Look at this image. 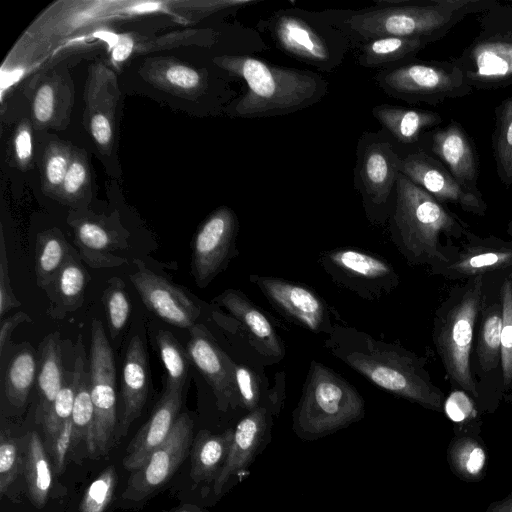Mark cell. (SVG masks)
Returning <instances> with one entry per match:
<instances>
[{
	"label": "cell",
	"instance_id": "22",
	"mask_svg": "<svg viewBox=\"0 0 512 512\" xmlns=\"http://www.w3.org/2000/svg\"><path fill=\"white\" fill-rule=\"evenodd\" d=\"M214 302L243 324L252 345L259 353L277 360L283 358L285 351L280 337L262 311L240 290H225Z\"/></svg>",
	"mask_w": 512,
	"mask_h": 512
},
{
	"label": "cell",
	"instance_id": "36",
	"mask_svg": "<svg viewBox=\"0 0 512 512\" xmlns=\"http://www.w3.org/2000/svg\"><path fill=\"white\" fill-rule=\"evenodd\" d=\"M72 251L66 240L56 234L38 237L35 248L37 285L47 291L55 281Z\"/></svg>",
	"mask_w": 512,
	"mask_h": 512
},
{
	"label": "cell",
	"instance_id": "4",
	"mask_svg": "<svg viewBox=\"0 0 512 512\" xmlns=\"http://www.w3.org/2000/svg\"><path fill=\"white\" fill-rule=\"evenodd\" d=\"M484 276L454 287L438 307L433 322V342L454 389L475 399L480 391L473 376L471 352L476 321L484 299Z\"/></svg>",
	"mask_w": 512,
	"mask_h": 512
},
{
	"label": "cell",
	"instance_id": "6",
	"mask_svg": "<svg viewBox=\"0 0 512 512\" xmlns=\"http://www.w3.org/2000/svg\"><path fill=\"white\" fill-rule=\"evenodd\" d=\"M364 406L362 396L348 381L312 361L294 412V426L303 437H320L358 421Z\"/></svg>",
	"mask_w": 512,
	"mask_h": 512
},
{
	"label": "cell",
	"instance_id": "55",
	"mask_svg": "<svg viewBox=\"0 0 512 512\" xmlns=\"http://www.w3.org/2000/svg\"><path fill=\"white\" fill-rule=\"evenodd\" d=\"M133 39L126 35H121L117 40L112 51V57L115 61L121 62L126 60L133 50Z\"/></svg>",
	"mask_w": 512,
	"mask_h": 512
},
{
	"label": "cell",
	"instance_id": "10",
	"mask_svg": "<svg viewBox=\"0 0 512 512\" xmlns=\"http://www.w3.org/2000/svg\"><path fill=\"white\" fill-rule=\"evenodd\" d=\"M332 280L363 299L379 300L399 284L393 266L385 259L354 248H337L319 256Z\"/></svg>",
	"mask_w": 512,
	"mask_h": 512
},
{
	"label": "cell",
	"instance_id": "11",
	"mask_svg": "<svg viewBox=\"0 0 512 512\" xmlns=\"http://www.w3.org/2000/svg\"><path fill=\"white\" fill-rule=\"evenodd\" d=\"M193 426V420L187 413L178 416L166 440L153 451L141 468L132 473L122 499L142 501L170 479L187 457Z\"/></svg>",
	"mask_w": 512,
	"mask_h": 512
},
{
	"label": "cell",
	"instance_id": "48",
	"mask_svg": "<svg viewBox=\"0 0 512 512\" xmlns=\"http://www.w3.org/2000/svg\"><path fill=\"white\" fill-rule=\"evenodd\" d=\"M166 77L170 83L181 88H193L200 81L199 74L186 66L175 65L166 72Z\"/></svg>",
	"mask_w": 512,
	"mask_h": 512
},
{
	"label": "cell",
	"instance_id": "14",
	"mask_svg": "<svg viewBox=\"0 0 512 512\" xmlns=\"http://www.w3.org/2000/svg\"><path fill=\"white\" fill-rule=\"evenodd\" d=\"M249 279L291 321L315 333L332 331L326 302L308 286L270 276L250 275Z\"/></svg>",
	"mask_w": 512,
	"mask_h": 512
},
{
	"label": "cell",
	"instance_id": "39",
	"mask_svg": "<svg viewBox=\"0 0 512 512\" xmlns=\"http://www.w3.org/2000/svg\"><path fill=\"white\" fill-rule=\"evenodd\" d=\"M107 283L108 286L103 292L102 301L105 306L110 335L115 339L129 319L131 304L121 279L114 277Z\"/></svg>",
	"mask_w": 512,
	"mask_h": 512
},
{
	"label": "cell",
	"instance_id": "17",
	"mask_svg": "<svg viewBox=\"0 0 512 512\" xmlns=\"http://www.w3.org/2000/svg\"><path fill=\"white\" fill-rule=\"evenodd\" d=\"M187 353L194 366L210 385L220 410L239 404L235 381L236 364L217 345L203 326L190 329Z\"/></svg>",
	"mask_w": 512,
	"mask_h": 512
},
{
	"label": "cell",
	"instance_id": "1",
	"mask_svg": "<svg viewBox=\"0 0 512 512\" xmlns=\"http://www.w3.org/2000/svg\"><path fill=\"white\" fill-rule=\"evenodd\" d=\"M325 346L376 386L426 409L444 411L445 394L433 383L424 360L415 353L339 325H333Z\"/></svg>",
	"mask_w": 512,
	"mask_h": 512
},
{
	"label": "cell",
	"instance_id": "5",
	"mask_svg": "<svg viewBox=\"0 0 512 512\" xmlns=\"http://www.w3.org/2000/svg\"><path fill=\"white\" fill-rule=\"evenodd\" d=\"M227 66L247 84L236 113L248 118L299 110L315 102L324 90L323 80L314 73L270 65L250 56L230 58Z\"/></svg>",
	"mask_w": 512,
	"mask_h": 512
},
{
	"label": "cell",
	"instance_id": "51",
	"mask_svg": "<svg viewBox=\"0 0 512 512\" xmlns=\"http://www.w3.org/2000/svg\"><path fill=\"white\" fill-rule=\"evenodd\" d=\"M86 178L84 166L79 162H73L66 173L63 181L64 189L67 193L73 194L77 192Z\"/></svg>",
	"mask_w": 512,
	"mask_h": 512
},
{
	"label": "cell",
	"instance_id": "26",
	"mask_svg": "<svg viewBox=\"0 0 512 512\" xmlns=\"http://www.w3.org/2000/svg\"><path fill=\"white\" fill-rule=\"evenodd\" d=\"M65 380L62 363L61 345L58 333L49 334L40 345L37 388L39 403L36 409V421L43 422Z\"/></svg>",
	"mask_w": 512,
	"mask_h": 512
},
{
	"label": "cell",
	"instance_id": "28",
	"mask_svg": "<svg viewBox=\"0 0 512 512\" xmlns=\"http://www.w3.org/2000/svg\"><path fill=\"white\" fill-rule=\"evenodd\" d=\"M233 434V429L221 434L207 430L197 433L191 450V477L195 482H210L217 478L226 462Z\"/></svg>",
	"mask_w": 512,
	"mask_h": 512
},
{
	"label": "cell",
	"instance_id": "37",
	"mask_svg": "<svg viewBox=\"0 0 512 512\" xmlns=\"http://www.w3.org/2000/svg\"><path fill=\"white\" fill-rule=\"evenodd\" d=\"M88 281L89 274L86 269L71 253L51 285L55 291L58 307L64 312L72 311L80 307L83 303ZM50 288L48 290H50Z\"/></svg>",
	"mask_w": 512,
	"mask_h": 512
},
{
	"label": "cell",
	"instance_id": "35",
	"mask_svg": "<svg viewBox=\"0 0 512 512\" xmlns=\"http://www.w3.org/2000/svg\"><path fill=\"white\" fill-rule=\"evenodd\" d=\"M36 376L35 354L28 346L18 350L9 360L4 373V392L8 401L16 406H23Z\"/></svg>",
	"mask_w": 512,
	"mask_h": 512
},
{
	"label": "cell",
	"instance_id": "41",
	"mask_svg": "<svg viewBox=\"0 0 512 512\" xmlns=\"http://www.w3.org/2000/svg\"><path fill=\"white\" fill-rule=\"evenodd\" d=\"M444 411L453 423L454 435H480L482 420L467 395H453L445 400Z\"/></svg>",
	"mask_w": 512,
	"mask_h": 512
},
{
	"label": "cell",
	"instance_id": "33",
	"mask_svg": "<svg viewBox=\"0 0 512 512\" xmlns=\"http://www.w3.org/2000/svg\"><path fill=\"white\" fill-rule=\"evenodd\" d=\"M430 41L411 37H382L369 40L361 49L359 62L366 67L402 63L413 59Z\"/></svg>",
	"mask_w": 512,
	"mask_h": 512
},
{
	"label": "cell",
	"instance_id": "44",
	"mask_svg": "<svg viewBox=\"0 0 512 512\" xmlns=\"http://www.w3.org/2000/svg\"><path fill=\"white\" fill-rule=\"evenodd\" d=\"M21 456L17 439L2 429L0 435V493L3 495L17 478Z\"/></svg>",
	"mask_w": 512,
	"mask_h": 512
},
{
	"label": "cell",
	"instance_id": "34",
	"mask_svg": "<svg viewBox=\"0 0 512 512\" xmlns=\"http://www.w3.org/2000/svg\"><path fill=\"white\" fill-rule=\"evenodd\" d=\"M492 149L497 176L509 188L512 186V95L495 108Z\"/></svg>",
	"mask_w": 512,
	"mask_h": 512
},
{
	"label": "cell",
	"instance_id": "18",
	"mask_svg": "<svg viewBox=\"0 0 512 512\" xmlns=\"http://www.w3.org/2000/svg\"><path fill=\"white\" fill-rule=\"evenodd\" d=\"M428 148L423 150L438 159L453 177L471 193L483 197L479 190L478 156L472 138L457 121L424 134Z\"/></svg>",
	"mask_w": 512,
	"mask_h": 512
},
{
	"label": "cell",
	"instance_id": "52",
	"mask_svg": "<svg viewBox=\"0 0 512 512\" xmlns=\"http://www.w3.org/2000/svg\"><path fill=\"white\" fill-rule=\"evenodd\" d=\"M68 168L67 161L63 156L51 157L46 166L47 179L53 185L60 184L64 181Z\"/></svg>",
	"mask_w": 512,
	"mask_h": 512
},
{
	"label": "cell",
	"instance_id": "13",
	"mask_svg": "<svg viewBox=\"0 0 512 512\" xmlns=\"http://www.w3.org/2000/svg\"><path fill=\"white\" fill-rule=\"evenodd\" d=\"M238 223L229 209L211 215L198 230L192 248V274L198 287L207 286L237 255Z\"/></svg>",
	"mask_w": 512,
	"mask_h": 512
},
{
	"label": "cell",
	"instance_id": "46",
	"mask_svg": "<svg viewBox=\"0 0 512 512\" xmlns=\"http://www.w3.org/2000/svg\"><path fill=\"white\" fill-rule=\"evenodd\" d=\"M21 306V302L14 295L9 274V262L4 235L0 239V316L3 318L6 312Z\"/></svg>",
	"mask_w": 512,
	"mask_h": 512
},
{
	"label": "cell",
	"instance_id": "54",
	"mask_svg": "<svg viewBox=\"0 0 512 512\" xmlns=\"http://www.w3.org/2000/svg\"><path fill=\"white\" fill-rule=\"evenodd\" d=\"M15 149L18 158L21 161L27 160L32 153V142L29 131L21 130L15 140Z\"/></svg>",
	"mask_w": 512,
	"mask_h": 512
},
{
	"label": "cell",
	"instance_id": "15",
	"mask_svg": "<svg viewBox=\"0 0 512 512\" xmlns=\"http://www.w3.org/2000/svg\"><path fill=\"white\" fill-rule=\"evenodd\" d=\"M399 170L442 204L457 205L477 216H484L487 212L483 197L465 189L438 159L423 150L401 158Z\"/></svg>",
	"mask_w": 512,
	"mask_h": 512
},
{
	"label": "cell",
	"instance_id": "7",
	"mask_svg": "<svg viewBox=\"0 0 512 512\" xmlns=\"http://www.w3.org/2000/svg\"><path fill=\"white\" fill-rule=\"evenodd\" d=\"M477 22V34L453 60L473 90L506 88L512 85V6L495 0Z\"/></svg>",
	"mask_w": 512,
	"mask_h": 512
},
{
	"label": "cell",
	"instance_id": "9",
	"mask_svg": "<svg viewBox=\"0 0 512 512\" xmlns=\"http://www.w3.org/2000/svg\"><path fill=\"white\" fill-rule=\"evenodd\" d=\"M89 373L95 416L92 454L105 455L116 426V369L112 348L97 319L91 324Z\"/></svg>",
	"mask_w": 512,
	"mask_h": 512
},
{
	"label": "cell",
	"instance_id": "24",
	"mask_svg": "<svg viewBox=\"0 0 512 512\" xmlns=\"http://www.w3.org/2000/svg\"><path fill=\"white\" fill-rule=\"evenodd\" d=\"M279 46L289 54L313 65L330 61V50L325 39L298 16L281 15L272 26Z\"/></svg>",
	"mask_w": 512,
	"mask_h": 512
},
{
	"label": "cell",
	"instance_id": "12",
	"mask_svg": "<svg viewBox=\"0 0 512 512\" xmlns=\"http://www.w3.org/2000/svg\"><path fill=\"white\" fill-rule=\"evenodd\" d=\"M508 269H512V240L469 231L461 245L451 246L449 258L430 271L449 280H467Z\"/></svg>",
	"mask_w": 512,
	"mask_h": 512
},
{
	"label": "cell",
	"instance_id": "59",
	"mask_svg": "<svg viewBox=\"0 0 512 512\" xmlns=\"http://www.w3.org/2000/svg\"><path fill=\"white\" fill-rule=\"evenodd\" d=\"M510 281H511V286H512V273H511V279H510Z\"/></svg>",
	"mask_w": 512,
	"mask_h": 512
},
{
	"label": "cell",
	"instance_id": "53",
	"mask_svg": "<svg viewBox=\"0 0 512 512\" xmlns=\"http://www.w3.org/2000/svg\"><path fill=\"white\" fill-rule=\"evenodd\" d=\"M91 132L94 139L101 145L107 144L111 139V126L108 119L102 114H96L91 120Z\"/></svg>",
	"mask_w": 512,
	"mask_h": 512
},
{
	"label": "cell",
	"instance_id": "49",
	"mask_svg": "<svg viewBox=\"0 0 512 512\" xmlns=\"http://www.w3.org/2000/svg\"><path fill=\"white\" fill-rule=\"evenodd\" d=\"M54 95L50 86H42L34 100V115L40 122L48 121L53 113Z\"/></svg>",
	"mask_w": 512,
	"mask_h": 512
},
{
	"label": "cell",
	"instance_id": "57",
	"mask_svg": "<svg viewBox=\"0 0 512 512\" xmlns=\"http://www.w3.org/2000/svg\"><path fill=\"white\" fill-rule=\"evenodd\" d=\"M160 4L156 2H146L141 3L138 5H135L132 7V10L138 11V12H148V11H155L159 8Z\"/></svg>",
	"mask_w": 512,
	"mask_h": 512
},
{
	"label": "cell",
	"instance_id": "56",
	"mask_svg": "<svg viewBox=\"0 0 512 512\" xmlns=\"http://www.w3.org/2000/svg\"><path fill=\"white\" fill-rule=\"evenodd\" d=\"M486 512H512V491L504 499L490 503Z\"/></svg>",
	"mask_w": 512,
	"mask_h": 512
},
{
	"label": "cell",
	"instance_id": "23",
	"mask_svg": "<svg viewBox=\"0 0 512 512\" xmlns=\"http://www.w3.org/2000/svg\"><path fill=\"white\" fill-rule=\"evenodd\" d=\"M400 162L389 143H372L365 148L359 175L365 193L374 203L388 200L400 174Z\"/></svg>",
	"mask_w": 512,
	"mask_h": 512
},
{
	"label": "cell",
	"instance_id": "43",
	"mask_svg": "<svg viewBox=\"0 0 512 512\" xmlns=\"http://www.w3.org/2000/svg\"><path fill=\"white\" fill-rule=\"evenodd\" d=\"M116 484L114 466H109L90 484L80 502V512H104L112 500Z\"/></svg>",
	"mask_w": 512,
	"mask_h": 512
},
{
	"label": "cell",
	"instance_id": "3",
	"mask_svg": "<svg viewBox=\"0 0 512 512\" xmlns=\"http://www.w3.org/2000/svg\"><path fill=\"white\" fill-rule=\"evenodd\" d=\"M495 0H418L383 2L384 7L353 15L348 23L366 40L382 37L443 38L469 14H478Z\"/></svg>",
	"mask_w": 512,
	"mask_h": 512
},
{
	"label": "cell",
	"instance_id": "21",
	"mask_svg": "<svg viewBox=\"0 0 512 512\" xmlns=\"http://www.w3.org/2000/svg\"><path fill=\"white\" fill-rule=\"evenodd\" d=\"M149 387L148 358L144 343L139 335L131 338L125 354L121 376V398L123 412L121 435L127 433L146 403Z\"/></svg>",
	"mask_w": 512,
	"mask_h": 512
},
{
	"label": "cell",
	"instance_id": "45",
	"mask_svg": "<svg viewBox=\"0 0 512 512\" xmlns=\"http://www.w3.org/2000/svg\"><path fill=\"white\" fill-rule=\"evenodd\" d=\"M235 381L239 404L248 411L260 406L261 382L256 373L244 365L236 364Z\"/></svg>",
	"mask_w": 512,
	"mask_h": 512
},
{
	"label": "cell",
	"instance_id": "32",
	"mask_svg": "<svg viewBox=\"0 0 512 512\" xmlns=\"http://www.w3.org/2000/svg\"><path fill=\"white\" fill-rule=\"evenodd\" d=\"M476 357L481 371L488 374L501 364L502 302L482 306Z\"/></svg>",
	"mask_w": 512,
	"mask_h": 512
},
{
	"label": "cell",
	"instance_id": "25",
	"mask_svg": "<svg viewBox=\"0 0 512 512\" xmlns=\"http://www.w3.org/2000/svg\"><path fill=\"white\" fill-rule=\"evenodd\" d=\"M75 244L81 258L91 268H114L128 261L121 255L127 243L96 222L83 221L77 225Z\"/></svg>",
	"mask_w": 512,
	"mask_h": 512
},
{
	"label": "cell",
	"instance_id": "29",
	"mask_svg": "<svg viewBox=\"0 0 512 512\" xmlns=\"http://www.w3.org/2000/svg\"><path fill=\"white\" fill-rule=\"evenodd\" d=\"M488 460V450L480 435H454L448 444V466L464 482L482 481L486 476Z\"/></svg>",
	"mask_w": 512,
	"mask_h": 512
},
{
	"label": "cell",
	"instance_id": "20",
	"mask_svg": "<svg viewBox=\"0 0 512 512\" xmlns=\"http://www.w3.org/2000/svg\"><path fill=\"white\" fill-rule=\"evenodd\" d=\"M269 411L260 405L242 418L234 429L226 462L214 480V493L219 495L230 478L244 471L251 463L267 429Z\"/></svg>",
	"mask_w": 512,
	"mask_h": 512
},
{
	"label": "cell",
	"instance_id": "38",
	"mask_svg": "<svg viewBox=\"0 0 512 512\" xmlns=\"http://www.w3.org/2000/svg\"><path fill=\"white\" fill-rule=\"evenodd\" d=\"M160 358L167 373V390L183 392L189 369V356L178 340L167 330L156 335Z\"/></svg>",
	"mask_w": 512,
	"mask_h": 512
},
{
	"label": "cell",
	"instance_id": "27",
	"mask_svg": "<svg viewBox=\"0 0 512 512\" xmlns=\"http://www.w3.org/2000/svg\"><path fill=\"white\" fill-rule=\"evenodd\" d=\"M377 120L403 144H414L425 131L438 126L443 119L440 114L423 109H410L379 105L373 109Z\"/></svg>",
	"mask_w": 512,
	"mask_h": 512
},
{
	"label": "cell",
	"instance_id": "50",
	"mask_svg": "<svg viewBox=\"0 0 512 512\" xmlns=\"http://www.w3.org/2000/svg\"><path fill=\"white\" fill-rule=\"evenodd\" d=\"M31 317L23 312L19 311L7 318H3L0 326V354L2 355L6 346L8 345L11 335L15 328L25 322H31Z\"/></svg>",
	"mask_w": 512,
	"mask_h": 512
},
{
	"label": "cell",
	"instance_id": "31",
	"mask_svg": "<svg viewBox=\"0 0 512 512\" xmlns=\"http://www.w3.org/2000/svg\"><path fill=\"white\" fill-rule=\"evenodd\" d=\"M24 474L31 503L42 508L48 499L52 473L43 443L36 432L26 436Z\"/></svg>",
	"mask_w": 512,
	"mask_h": 512
},
{
	"label": "cell",
	"instance_id": "58",
	"mask_svg": "<svg viewBox=\"0 0 512 512\" xmlns=\"http://www.w3.org/2000/svg\"><path fill=\"white\" fill-rule=\"evenodd\" d=\"M507 233L508 235L511 237L512 239V221L509 222L508 226H507Z\"/></svg>",
	"mask_w": 512,
	"mask_h": 512
},
{
	"label": "cell",
	"instance_id": "19",
	"mask_svg": "<svg viewBox=\"0 0 512 512\" xmlns=\"http://www.w3.org/2000/svg\"><path fill=\"white\" fill-rule=\"evenodd\" d=\"M182 393L165 389L149 419L127 447L123 459L126 470L134 472L141 468L153 451L166 440L179 416Z\"/></svg>",
	"mask_w": 512,
	"mask_h": 512
},
{
	"label": "cell",
	"instance_id": "2",
	"mask_svg": "<svg viewBox=\"0 0 512 512\" xmlns=\"http://www.w3.org/2000/svg\"><path fill=\"white\" fill-rule=\"evenodd\" d=\"M391 217L392 239L410 265L429 268L445 262L469 225L405 175H398Z\"/></svg>",
	"mask_w": 512,
	"mask_h": 512
},
{
	"label": "cell",
	"instance_id": "8",
	"mask_svg": "<svg viewBox=\"0 0 512 512\" xmlns=\"http://www.w3.org/2000/svg\"><path fill=\"white\" fill-rule=\"evenodd\" d=\"M377 79L389 95L411 104L438 105L446 99L466 97L473 92L453 59L421 61L413 58L385 70Z\"/></svg>",
	"mask_w": 512,
	"mask_h": 512
},
{
	"label": "cell",
	"instance_id": "42",
	"mask_svg": "<svg viewBox=\"0 0 512 512\" xmlns=\"http://www.w3.org/2000/svg\"><path fill=\"white\" fill-rule=\"evenodd\" d=\"M500 299L503 309V324L501 331V369L504 388L512 383V286L505 279L500 288Z\"/></svg>",
	"mask_w": 512,
	"mask_h": 512
},
{
	"label": "cell",
	"instance_id": "60",
	"mask_svg": "<svg viewBox=\"0 0 512 512\" xmlns=\"http://www.w3.org/2000/svg\"><path fill=\"white\" fill-rule=\"evenodd\" d=\"M182 512H189V511H182Z\"/></svg>",
	"mask_w": 512,
	"mask_h": 512
},
{
	"label": "cell",
	"instance_id": "47",
	"mask_svg": "<svg viewBox=\"0 0 512 512\" xmlns=\"http://www.w3.org/2000/svg\"><path fill=\"white\" fill-rule=\"evenodd\" d=\"M72 443L73 423L72 418H69L61 426L51 445L49 446L58 473H62L65 468L66 456Z\"/></svg>",
	"mask_w": 512,
	"mask_h": 512
},
{
	"label": "cell",
	"instance_id": "40",
	"mask_svg": "<svg viewBox=\"0 0 512 512\" xmlns=\"http://www.w3.org/2000/svg\"><path fill=\"white\" fill-rule=\"evenodd\" d=\"M75 398L73 372H65L64 384L46 414L42 425L46 442L50 446L66 420L71 418Z\"/></svg>",
	"mask_w": 512,
	"mask_h": 512
},
{
	"label": "cell",
	"instance_id": "16",
	"mask_svg": "<svg viewBox=\"0 0 512 512\" xmlns=\"http://www.w3.org/2000/svg\"><path fill=\"white\" fill-rule=\"evenodd\" d=\"M135 263L138 270L129 278L146 307L172 326L189 330L194 327L200 309L187 293L140 261Z\"/></svg>",
	"mask_w": 512,
	"mask_h": 512
},
{
	"label": "cell",
	"instance_id": "30",
	"mask_svg": "<svg viewBox=\"0 0 512 512\" xmlns=\"http://www.w3.org/2000/svg\"><path fill=\"white\" fill-rule=\"evenodd\" d=\"M73 377L75 383V398L72 411L73 442L83 440L88 450L93 452L94 442V406L91 397L90 373L85 367L83 347L76 357Z\"/></svg>",
	"mask_w": 512,
	"mask_h": 512
}]
</instances>
